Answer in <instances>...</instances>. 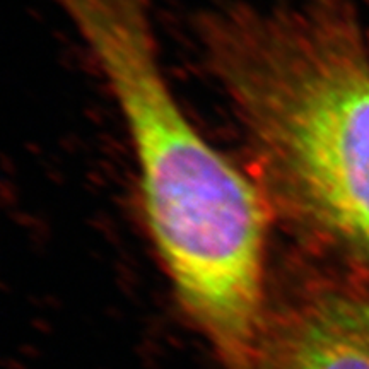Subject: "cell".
I'll list each match as a JSON object with an SVG mask.
<instances>
[{"mask_svg":"<svg viewBox=\"0 0 369 369\" xmlns=\"http://www.w3.org/2000/svg\"><path fill=\"white\" fill-rule=\"evenodd\" d=\"M91 48L130 132L144 214L178 300L230 369L267 330L270 203L186 118L157 60L150 0H55Z\"/></svg>","mask_w":369,"mask_h":369,"instance_id":"obj_1","label":"cell"},{"mask_svg":"<svg viewBox=\"0 0 369 369\" xmlns=\"http://www.w3.org/2000/svg\"><path fill=\"white\" fill-rule=\"evenodd\" d=\"M269 203L369 279V47L340 0L205 23Z\"/></svg>","mask_w":369,"mask_h":369,"instance_id":"obj_2","label":"cell"},{"mask_svg":"<svg viewBox=\"0 0 369 369\" xmlns=\"http://www.w3.org/2000/svg\"><path fill=\"white\" fill-rule=\"evenodd\" d=\"M253 369H369V279L309 289L265 330Z\"/></svg>","mask_w":369,"mask_h":369,"instance_id":"obj_3","label":"cell"}]
</instances>
